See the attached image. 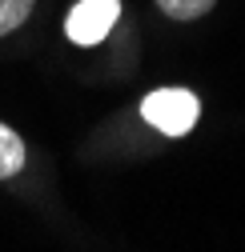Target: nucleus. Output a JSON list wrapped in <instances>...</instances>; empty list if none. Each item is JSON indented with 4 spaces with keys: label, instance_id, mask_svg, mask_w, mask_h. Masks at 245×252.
I'll use <instances>...</instances> for the list:
<instances>
[{
    "label": "nucleus",
    "instance_id": "1",
    "mask_svg": "<svg viewBox=\"0 0 245 252\" xmlns=\"http://www.w3.org/2000/svg\"><path fill=\"white\" fill-rule=\"evenodd\" d=\"M141 116L165 136H185L201 116V100L189 88H157L141 100Z\"/></svg>",
    "mask_w": 245,
    "mask_h": 252
},
{
    "label": "nucleus",
    "instance_id": "2",
    "mask_svg": "<svg viewBox=\"0 0 245 252\" xmlns=\"http://www.w3.org/2000/svg\"><path fill=\"white\" fill-rule=\"evenodd\" d=\"M121 20V0H77L69 20H65V32L73 44H101L113 24Z\"/></svg>",
    "mask_w": 245,
    "mask_h": 252
},
{
    "label": "nucleus",
    "instance_id": "3",
    "mask_svg": "<svg viewBox=\"0 0 245 252\" xmlns=\"http://www.w3.org/2000/svg\"><path fill=\"white\" fill-rule=\"evenodd\" d=\"M24 168V140L8 128V124H0V180H8Z\"/></svg>",
    "mask_w": 245,
    "mask_h": 252
},
{
    "label": "nucleus",
    "instance_id": "4",
    "mask_svg": "<svg viewBox=\"0 0 245 252\" xmlns=\"http://www.w3.org/2000/svg\"><path fill=\"white\" fill-rule=\"evenodd\" d=\"M217 0H157V8L169 16V20H197L205 16Z\"/></svg>",
    "mask_w": 245,
    "mask_h": 252
},
{
    "label": "nucleus",
    "instance_id": "5",
    "mask_svg": "<svg viewBox=\"0 0 245 252\" xmlns=\"http://www.w3.org/2000/svg\"><path fill=\"white\" fill-rule=\"evenodd\" d=\"M33 12V0H0V36L16 32Z\"/></svg>",
    "mask_w": 245,
    "mask_h": 252
}]
</instances>
